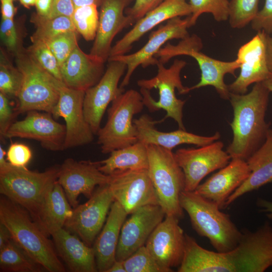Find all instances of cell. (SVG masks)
<instances>
[{"label": "cell", "mask_w": 272, "mask_h": 272, "mask_svg": "<svg viewBox=\"0 0 272 272\" xmlns=\"http://www.w3.org/2000/svg\"><path fill=\"white\" fill-rule=\"evenodd\" d=\"M251 23L254 31L272 34V0H264L263 8L258 11Z\"/></svg>", "instance_id": "obj_43"}, {"label": "cell", "mask_w": 272, "mask_h": 272, "mask_svg": "<svg viewBox=\"0 0 272 272\" xmlns=\"http://www.w3.org/2000/svg\"><path fill=\"white\" fill-rule=\"evenodd\" d=\"M185 61L175 59L172 64L166 68L164 64L158 61V73L154 77L149 79L139 80L138 85L143 103L151 112L163 109L166 112L164 118L173 119L179 128L186 130L183 122V108L185 100L178 99L175 94L177 89L180 94L188 93L189 88L182 84L180 74L186 66Z\"/></svg>", "instance_id": "obj_6"}, {"label": "cell", "mask_w": 272, "mask_h": 272, "mask_svg": "<svg viewBox=\"0 0 272 272\" xmlns=\"http://www.w3.org/2000/svg\"><path fill=\"white\" fill-rule=\"evenodd\" d=\"M104 63L78 45L60 66L62 82L71 88L86 91L103 76Z\"/></svg>", "instance_id": "obj_26"}, {"label": "cell", "mask_w": 272, "mask_h": 272, "mask_svg": "<svg viewBox=\"0 0 272 272\" xmlns=\"http://www.w3.org/2000/svg\"><path fill=\"white\" fill-rule=\"evenodd\" d=\"M51 113L37 110L27 112L22 120L13 122L5 138H20L39 142L42 147L52 151L64 149L66 128L55 121Z\"/></svg>", "instance_id": "obj_18"}, {"label": "cell", "mask_w": 272, "mask_h": 272, "mask_svg": "<svg viewBox=\"0 0 272 272\" xmlns=\"http://www.w3.org/2000/svg\"><path fill=\"white\" fill-rule=\"evenodd\" d=\"M26 51L43 70L62 82L60 65L47 44L42 41L32 42Z\"/></svg>", "instance_id": "obj_38"}, {"label": "cell", "mask_w": 272, "mask_h": 272, "mask_svg": "<svg viewBox=\"0 0 272 272\" xmlns=\"http://www.w3.org/2000/svg\"><path fill=\"white\" fill-rule=\"evenodd\" d=\"M36 27L35 32L31 37V42L46 41L64 32L76 31L71 18L60 16L52 18L33 14L30 20Z\"/></svg>", "instance_id": "obj_33"}, {"label": "cell", "mask_w": 272, "mask_h": 272, "mask_svg": "<svg viewBox=\"0 0 272 272\" xmlns=\"http://www.w3.org/2000/svg\"><path fill=\"white\" fill-rule=\"evenodd\" d=\"M0 35L3 43L9 51L15 55L23 49L20 45L19 38L14 19L2 18Z\"/></svg>", "instance_id": "obj_41"}, {"label": "cell", "mask_w": 272, "mask_h": 272, "mask_svg": "<svg viewBox=\"0 0 272 272\" xmlns=\"http://www.w3.org/2000/svg\"><path fill=\"white\" fill-rule=\"evenodd\" d=\"M179 219L166 215L152 232L145 246L165 272L173 271L183 259L185 234L179 224Z\"/></svg>", "instance_id": "obj_16"}, {"label": "cell", "mask_w": 272, "mask_h": 272, "mask_svg": "<svg viewBox=\"0 0 272 272\" xmlns=\"http://www.w3.org/2000/svg\"><path fill=\"white\" fill-rule=\"evenodd\" d=\"M262 83L270 92H272V79H266Z\"/></svg>", "instance_id": "obj_55"}, {"label": "cell", "mask_w": 272, "mask_h": 272, "mask_svg": "<svg viewBox=\"0 0 272 272\" xmlns=\"http://www.w3.org/2000/svg\"><path fill=\"white\" fill-rule=\"evenodd\" d=\"M251 173L246 161L232 159L224 167L200 184L194 191L222 209L229 197L248 178Z\"/></svg>", "instance_id": "obj_24"}, {"label": "cell", "mask_w": 272, "mask_h": 272, "mask_svg": "<svg viewBox=\"0 0 272 272\" xmlns=\"http://www.w3.org/2000/svg\"><path fill=\"white\" fill-rule=\"evenodd\" d=\"M0 148V193L25 209L34 221L45 197L57 180L59 166L41 172L11 165L7 152Z\"/></svg>", "instance_id": "obj_3"}, {"label": "cell", "mask_w": 272, "mask_h": 272, "mask_svg": "<svg viewBox=\"0 0 272 272\" xmlns=\"http://www.w3.org/2000/svg\"><path fill=\"white\" fill-rule=\"evenodd\" d=\"M223 147L222 142L216 141L198 148L179 149L174 153L184 173V191H194L207 175L230 162L231 158Z\"/></svg>", "instance_id": "obj_11"}, {"label": "cell", "mask_w": 272, "mask_h": 272, "mask_svg": "<svg viewBox=\"0 0 272 272\" xmlns=\"http://www.w3.org/2000/svg\"><path fill=\"white\" fill-rule=\"evenodd\" d=\"M22 75L13 66L3 50L0 55V92L9 99L17 98L21 86Z\"/></svg>", "instance_id": "obj_36"}, {"label": "cell", "mask_w": 272, "mask_h": 272, "mask_svg": "<svg viewBox=\"0 0 272 272\" xmlns=\"http://www.w3.org/2000/svg\"><path fill=\"white\" fill-rule=\"evenodd\" d=\"M15 116V112L11 106L9 98L0 92V136L5 139V134Z\"/></svg>", "instance_id": "obj_45"}, {"label": "cell", "mask_w": 272, "mask_h": 272, "mask_svg": "<svg viewBox=\"0 0 272 272\" xmlns=\"http://www.w3.org/2000/svg\"><path fill=\"white\" fill-rule=\"evenodd\" d=\"M233 249L225 252L204 248L185 234V248L178 272H263L272 267V226L266 221L254 231L243 230Z\"/></svg>", "instance_id": "obj_1"}, {"label": "cell", "mask_w": 272, "mask_h": 272, "mask_svg": "<svg viewBox=\"0 0 272 272\" xmlns=\"http://www.w3.org/2000/svg\"><path fill=\"white\" fill-rule=\"evenodd\" d=\"M165 0H135L132 7L126 11V15L132 23H135L147 13L153 10Z\"/></svg>", "instance_id": "obj_44"}, {"label": "cell", "mask_w": 272, "mask_h": 272, "mask_svg": "<svg viewBox=\"0 0 272 272\" xmlns=\"http://www.w3.org/2000/svg\"><path fill=\"white\" fill-rule=\"evenodd\" d=\"M148 173L155 191L159 205L166 215L180 219L183 210L180 195L184 191V173L178 164L172 150L155 145H147Z\"/></svg>", "instance_id": "obj_7"}, {"label": "cell", "mask_w": 272, "mask_h": 272, "mask_svg": "<svg viewBox=\"0 0 272 272\" xmlns=\"http://www.w3.org/2000/svg\"><path fill=\"white\" fill-rule=\"evenodd\" d=\"M108 175L114 200L128 215L147 205H159L148 169L116 171Z\"/></svg>", "instance_id": "obj_14"}, {"label": "cell", "mask_w": 272, "mask_h": 272, "mask_svg": "<svg viewBox=\"0 0 272 272\" xmlns=\"http://www.w3.org/2000/svg\"><path fill=\"white\" fill-rule=\"evenodd\" d=\"M99 161H78L67 158L59 166L57 180L73 208L78 205L80 194L89 198L97 185L108 184L109 176L99 170Z\"/></svg>", "instance_id": "obj_17"}, {"label": "cell", "mask_w": 272, "mask_h": 272, "mask_svg": "<svg viewBox=\"0 0 272 272\" xmlns=\"http://www.w3.org/2000/svg\"><path fill=\"white\" fill-rule=\"evenodd\" d=\"M77 32V31L64 32L45 41L60 66L78 45Z\"/></svg>", "instance_id": "obj_40"}, {"label": "cell", "mask_w": 272, "mask_h": 272, "mask_svg": "<svg viewBox=\"0 0 272 272\" xmlns=\"http://www.w3.org/2000/svg\"><path fill=\"white\" fill-rule=\"evenodd\" d=\"M251 173L248 178L228 198L225 207L244 194L272 182V128L262 146L247 160Z\"/></svg>", "instance_id": "obj_29"}, {"label": "cell", "mask_w": 272, "mask_h": 272, "mask_svg": "<svg viewBox=\"0 0 272 272\" xmlns=\"http://www.w3.org/2000/svg\"><path fill=\"white\" fill-rule=\"evenodd\" d=\"M180 203L188 215L193 229L207 238L216 251L227 252L238 245L242 230L217 204L194 191H186L180 194Z\"/></svg>", "instance_id": "obj_5"}, {"label": "cell", "mask_w": 272, "mask_h": 272, "mask_svg": "<svg viewBox=\"0 0 272 272\" xmlns=\"http://www.w3.org/2000/svg\"><path fill=\"white\" fill-rule=\"evenodd\" d=\"M75 6L73 0H53L52 8L47 18H52L60 16L71 18Z\"/></svg>", "instance_id": "obj_46"}, {"label": "cell", "mask_w": 272, "mask_h": 272, "mask_svg": "<svg viewBox=\"0 0 272 272\" xmlns=\"http://www.w3.org/2000/svg\"><path fill=\"white\" fill-rule=\"evenodd\" d=\"M270 79H272V74H271V75H270Z\"/></svg>", "instance_id": "obj_56"}, {"label": "cell", "mask_w": 272, "mask_h": 272, "mask_svg": "<svg viewBox=\"0 0 272 272\" xmlns=\"http://www.w3.org/2000/svg\"><path fill=\"white\" fill-rule=\"evenodd\" d=\"M32 153L27 145L14 143L11 144L7 152L6 159L13 166L19 168H27L31 160Z\"/></svg>", "instance_id": "obj_42"}, {"label": "cell", "mask_w": 272, "mask_h": 272, "mask_svg": "<svg viewBox=\"0 0 272 272\" xmlns=\"http://www.w3.org/2000/svg\"><path fill=\"white\" fill-rule=\"evenodd\" d=\"M99 163V170L106 175L116 171L148 169L149 159L147 145L138 142L115 150L110 153L108 158Z\"/></svg>", "instance_id": "obj_31"}, {"label": "cell", "mask_w": 272, "mask_h": 272, "mask_svg": "<svg viewBox=\"0 0 272 272\" xmlns=\"http://www.w3.org/2000/svg\"><path fill=\"white\" fill-rule=\"evenodd\" d=\"M166 214L159 205H147L130 214L121 227L116 260H124L145 245Z\"/></svg>", "instance_id": "obj_19"}, {"label": "cell", "mask_w": 272, "mask_h": 272, "mask_svg": "<svg viewBox=\"0 0 272 272\" xmlns=\"http://www.w3.org/2000/svg\"><path fill=\"white\" fill-rule=\"evenodd\" d=\"M56 253L73 272L98 271L94 250L77 235L61 228L51 235Z\"/></svg>", "instance_id": "obj_28"}, {"label": "cell", "mask_w": 272, "mask_h": 272, "mask_svg": "<svg viewBox=\"0 0 272 272\" xmlns=\"http://www.w3.org/2000/svg\"><path fill=\"white\" fill-rule=\"evenodd\" d=\"M73 211L62 186L57 180L48 191L34 221L48 236L63 228Z\"/></svg>", "instance_id": "obj_30"}, {"label": "cell", "mask_w": 272, "mask_h": 272, "mask_svg": "<svg viewBox=\"0 0 272 272\" xmlns=\"http://www.w3.org/2000/svg\"><path fill=\"white\" fill-rule=\"evenodd\" d=\"M259 0H231L229 2V21L235 29L246 27L258 12Z\"/></svg>", "instance_id": "obj_37"}, {"label": "cell", "mask_w": 272, "mask_h": 272, "mask_svg": "<svg viewBox=\"0 0 272 272\" xmlns=\"http://www.w3.org/2000/svg\"><path fill=\"white\" fill-rule=\"evenodd\" d=\"M163 121V119L153 120L146 114L133 119L138 131V142L146 145H155L172 150L176 146L183 144L203 146L218 141L221 137L218 131L211 136H202L180 128L170 132L157 130L155 125Z\"/></svg>", "instance_id": "obj_25"}, {"label": "cell", "mask_w": 272, "mask_h": 272, "mask_svg": "<svg viewBox=\"0 0 272 272\" xmlns=\"http://www.w3.org/2000/svg\"><path fill=\"white\" fill-rule=\"evenodd\" d=\"M106 272H126L123 260H116Z\"/></svg>", "instance_id": "obj_52"}, {"label": "cell", "mask_w": 272, "mask_h": 272, "mask_svg": "<svg viewBox=\"0 0 272 272\" xmlns=\"http://www.w3.org/2000/svg\"><path fill=\"white\" fill-rule=\"evenodd\" d=\"M166 22L165 25H161L151 33L148 42L138 51L108 59V61L118 60L126 65V73L119 85L120 88H124L129 84L132 74L139 65L145 68L156 64L158 60L155 57V55L166 42L174 39L181 40L189 36L187 31L190 27L189 16L185 19L177 17Z\"/></svg>", "instance_id": "obj_13"}, {"label": "cell", "mask_w": 272, "mask_h": 272, "mask_svg": "<svg viewBox=\"0 0 272 272\" xmlns=\"http://www.w3.org/2000/svg\"><path fill=\"white\" fill-rule=\"evenodd\" d=\"M131 0H103L100 5L97 34L90 54L104 62L108 61L115 36L123 29L132 24L124 14Z\"/></svg>", "instance_id": "obj_23"}, {"label": "cell", "mask_w": 272, "mask_h": 272, "mask_svg": "<svg viewBox=\"0 0 272 272\" xmlns=\"http://www.w3.org/2000/svg\"><path fill=\"white\" fill-rule=\"evenodd\" d=\"M114 200L108 184L99 186L87 202L73 208L64 228L91 246L104 225Z\"/></svg>", "instance_id": "obj_10"}, {"label": "cell", "mask_w": 272, "mask_h": 272, "mask_svg": "<svg viewBox=\"0 0 272 272\" xmlns=\"http://www.w3.org/2000/svg\"><path fill=\"white\" fill-rule=\"evenodd\" d=\"M14 0H1L2 18L13 19L15 9L13 1Z\"/></svg>", "instance_id": "obj_48"}, {"label": "cell", "mask_w": 272, "mask_h": 272, "mask_svg": "<svg viewBox=\"0 0 272 272\" xmlns=\"http://www.w3.org/2000/svg\"><path fill=\"white\" fill-rule=\"evenodd\" d=\"M95 4L77 7L71 17L76 30L87 41L95 39L99 25V13Z\"/></svg>", "instance_id": "obj_34"}, {"label": "cell", "mask_w": 272, "mask_h": 272, "mask_svg": "<svg viewBox=\"0 0 272 272\" xmlns=\"http://www.w3.org/2000/svg\"><path fill=\"white\" fill-rule=\"evenodd\" d=\"M191 14L189 16V26H194L203 13H210L218 22L228 20L229 1L228 0H189Z\"/></svg>", "instance_id": "obj_35"}, {"label": "cell", "mask_w": 272, "mask_h": 272, "mask_svg": "<svg viewBox=\"0 0 272 272\" xmlns=\"http://www.w3.org/2000/svg\"><path fill=\"white\" fill-rule=\"evenodd\" d=\"M107 69L99 82L85 91L84 111L86 119L94 134L100 128L102 117L108 105L124 92L119 86L126 65L121 61H108Z\"/></svg>", "instance_id": "obj_15"}, {"label": "cell", "mask_w": 272, "mask_h": 272, "mask_svg": "<svg viewBox=\"0 0 272 272\" xmlns=\"http://www.w3.org/2000/svg\"><path fill=\"white\" fill-rule=\"evenodd\" d=\"M123 263L126 272H165L145 245L124 260Z\"/></svg>", "instance_id": "obj_39"}, {"label": "cell", "mask_w": 272, "mask_h": 272, "mask_svg": "<svg viewBox=\"0 0 272 272\" xmlns=\"http://www.w3.org/2000/svg\"><path fill=\"white\" fill-rule=\"evenodd\" d=\"M0 222L8 228L12 239L46 271H65L48 236L25 209L4 195L0 199Z\"/></svg>", "instance_id": "obj_4"}, {"label": "cell", "mask_w": 272, "mask_h": 272, "mask_svg": "<svg viewBox=\"0 0 272 272\" xmlns=\"http://www.w3.org/2000/svg\"><path fill=\"white\" fill-rule=\"evenodd\" d=\"M191 14V8L187 0H165L137 21L133 27L116 42L111 48L109 58L125 54L134 42L159 24L175 17L189 16Z\"/></svg>", "instance_id": "obj_22"}, {"label": "cell", "mask_w": 272, "mask_h": 272, "mask_svg": "<svg viewBox=\"0 0 272 272\" xmlns=\"http://www.w3.org/2000/svg\"><path fill=\"white\" fill-rule=\"evenodd\" d=\"M270 92L261 82L255 83L248 93H230L233 139L226 152L231 159L246 161L265 142L270 128L265 119Z\"/></svg>", "instance_id": "obj_2"}, {"label": "cell", "mask_w": 272, "mask_h": 272, "mask_svg": "<svg viewBox=\"0 0 272 272\" xmlns=\"http://www.w3.org/2000/svg\"><path fill=\"white\" fill-rule=\"evenodd\" d=\"M103 0H73L76 7L95 4L100 6Z\"/></svg>", "instance_id": "obj_53"}, {"label": "cell", "mask_w": 272, "mask_h": 272, "mask_svg": "<svg viewBox=\"0 0 272 272\" xmlns=\"http://www.w3.org/2000/svg\"><path fill=\"white\" fill-rule=\"evenodd\" d=\"M44 270L45 269L41 265L12 239L0 248L1 272H40Z\"/></svg>", "instance_id": "obj_32"}, {"label": "cell", "mask_w": 272, "mask_h": 272, "mask_svg": "<svg viewBox=\"0 0 272 272\" xmlns=\"http://www.w3.org/2000/svg\"><path fill=\"white\" fill-rule=\"evenodd\" d=\"M11 239L12 237L10 231L3 223L0 222V248Z\"/></svg>", "instance_id": "obj_51"}, {"label": "cell", "mask_w": 272, "mask_h": 272, "mask_svg": "<svg viewBox=\"0 0 272 272\" xmlns=\"http://www.w3.org/2000/svg\"><path fill=\"white\" fill-rule=\"evenodd\" d=\"M15 55L17 67L22 75L16 113L37 110L51 114L59 100L60 81L43 70L26 50Z\"/></svg>", "instance_id": "obj_9"}, {"label": "cell", "mask_w": 272, "mask_h": 272, "mask_svg": "<svg viewBox=\"0 0 272 272\" xmlns=\"http://www.w3.org/2000/svg\"><path fill=\"white\" fill-rule=\"evenodd\" d=\"M53 0H36L35 6L37 14L43 17H47L51 11Z\"/></svg>", "instance_id": "obj_47"}, {"label": "cell", "mask_w": 272, "mask_h": 272, "mask_svg": "<svg viewBox=\"0 0 272 272\" xmlns=\"http://www.w3.org/2000/svg\"><path fill=\"white\" fill-rule=\"evenodd\" d=\"M58 101L51 113L54 118L65 121L64 149L87 145L94 139V133L87 121L84 111L85 91L71 88L58 83Z\"/></svg>", "instance_id": "obj_12"}, {"label": "cell", "mask_w": 272, "mask_h": 272, "mask_svg": "<svg viewBox=\"0 0 272 272\" xmlns=\"http://www.w3.org/2000/svg\"><path fill=\"white\" fill-rule=\"evenodd\" d=\"M20 3L26 8L35 5L36 0H19Z\"/></svg>", "instance_id": "obj_54"}, {"label": "cell", "mask_w": 272, "mask_h": 272, "mask_svg": "<svg viewBox=\"0 0 272 272\" xmlns=\"http://www.w3.org/2000/svg\"><path fill=\"white\" fill-rule=\"evenodd\" d=\"M264 31H260L238 49L236 59L239 63L240 73L236 79L228 85L230 93L244 94L253 83L270 78L266 59Z\"/></svg>", "instance_id": "obj_20"}, {"label": "cell", "mask_w": 272, "mask_h": 272, "mask_svg": "<svg viewBox=\"0 0 272 272\" xmlns=\"http://www.w3.org/2000/svg\"><path fill=\"white\" fill-rule=\"evenodd\" d=\"M127 215L121 206L114 200L105 224L93 244L98 271L106 272L116 260L121 229Z\"/></svg>", "instance_id": "obj_27"}, {"label": "cell", "mask_w": 272, "mask_h": 272, "mask_svg": "<svg viewBox=\"0 0 272 272\" xmlns=\"http://www.w3.org/2000/svg\"><path fill=\"white\" fill-rule=\"evenodd\" d=\"M202 46L201 38L192 34L184 50V55L196 60L201 72L200 81L189 87L190 91L211 86L215 88L221 98L229 100L230 92L224 82V76L227 74L235 76V71L239 69V63L236 59L225 61L211 57L200 51Z\"/></svg>", "instance_id": "obj_21"}, {"label": "cell", "mask_w": 272, "mask_h": 272, "mask_svg": "<svg viewBox=\"0 0 272 272\" xmlns=\"http://www.w3.org/2000/svg\"><path fill=\"white\" fill-rule=\"evenodd\" d=\"M144 106L142 95L134 89L124 91L111 102L107 110V120L97 133L102 153H110L138 142L133 117Z\"/></svg>", "instance_id": "obj_8"}, {"label": "cell", "mask_w": 272, "mask_h": 272, "mask_svg": "<svg viewBox=\"0 0 272 272\" xmlns=\"http://www.w3.org/2000/svg\"><path fill=\"white\" fill-rule=\"evenodd\" d=\"M257 205L261 212L265 213L268 219L272 220V201L263 198H258Z\"/></svg>", "instance_id": "obj_50"}, {"label": "cell", "mask_w": 272, "mask_h": 272, "mask_svg": "<svg viewBox=\"0 0 272 272\" xmlns=\"http://www.w3.org/2000/svg\"><path fill=\"white\" fill-rule=\"evenodd\" d=\"M264 37L267 65L270 72L272 74V37L265 32Z\"/></svg>", "instance_id": "obj_49"}]
</instances>
